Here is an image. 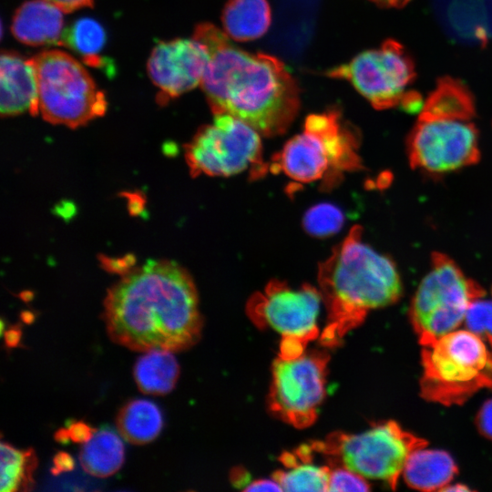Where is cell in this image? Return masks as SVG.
Here are the masks:
<instances>
[{
  "label": "cell",
  "mask_w": 492,
  "mask_h": 492,
  "mask_svg": "<svg viewBox=\"0 0 492 492\" xmlns=\"http://www.w3.org/2000/svg\"><path fill=\"white\" fill-rule=\"evenodd\" d=\"M475 423L479 433L492 441V399L486 401L480 407Z\"/></svg>",
  "instance_id": "cell-28"
},
{
  "label": "cell",
  "mask_w": 492,
  "mask_h": 492,
  "mask_svg": "<svg viewBox=\"0 0 492 492\" xmlns=\"http://www.w3.org/2000/svg\"><path fill=\"white\" fill-rule=\"evenodd\" d=\"M103 320L109 338L138 352H180L201 335L199 297L190 273L177 262L149 260L108 289Z\"/></svg>",
  "instance_id": "cell-1"
},
{
  "label": "cell",
  "mask_w": 492,
  "mask_h": 492,
  "mask_svg": "<svg viewBox=\"0 0 492 492\" xmlns=\"http://www.w3.org/2000/svg\"><path fill=\"white\" fill-rule=\"evenodd\" d=\"M313 452L330 456L365 478L381 480L395 489L411 454L427 441L393 420L360 434L334 432L308 444Z\"/></svg>",
  "instance_id": "cell-7"
},
{
  "label": "cell",
  "mask_w": 492,
  "mask_h": 492,
  "mask_svg": "<svg viewBox=\"0 0 492 492\" xmlns=\"http://www.w3.org/2000/svg\"><path fill=\"white\" fill-rule=\"evenodd\" d=\"M209 51L196 38H177L156 45L148 59L147 70L159 88L160 104L200 85Z\"/></svg>",
  "instance_id": "cell-14"
},
{
  "label": "cell",
  "mask_w": 492,
  "mask_h": 492,
  "mask_svg": "<svg viewBox=\"0 0 492 492\" xmlns=\"http://www.w3.org/2000/svg\"><path fill=\"white\" fill-rule=\"evenodd\" d=\"M22 336L21 327L19 325L11 326L5 333V343L9 348L15 347L20 343Z\"/></svg>",
  "instance_id": "cell-33"
},
{
  "label": "cell",
  "mask_w": 492,
  "mask_h": 492,
  "mask_svg": "<svg viewBox=\"0 0 492 492\" xmlns=\"http://www.w3.org/2000/svg\"><path fill=\"white\" fill-rule=\"evenodd\" d=\"M67 431L71 441L84 444L93 436L97 429L84 421H75L67 428Z\"/></svg>",
  "instance_id": "cell-29"
},
{
  "label": "cell",
  "mask_w": 492,
  "mask_h": 492,
  "mask_svg": "<svg viewBox=\"0 0 492 492\" xmlns=\"http://www.w3.org/2000/svg\"><path fill=\"white\" fill-rule=\"evenodd\" d=\"M383 7L401 8L407 5L411 0H369Z\"/></svg>",
  "instance_id": "cell-34"
},
{
  "label": "cell",
  "mask_w": 492,
  "mask_h": 492,
  "mask_svg": "<svg viewBox=\"0 0 492 492\" xmlns=\"http://www.w3.org/2000/svg\"><path fill=\"white\" fill-rule=\"evenodd\" d=\"M370 489L369 483L361 475L343 466L330 467L328 491H369Z\"/></svg>",
  "instance_id": "cell-26"
},
{
  "label": "cell",
  "mask_w": 492,
  "mask_h": 492,
  "mask_svg": "<svg viewBox=\"0 0 492 492\" xmlns=\"http://www.w3.org/2000/svg\"><path fill=\"white\" fill-rule=\"evenodd\" d=\"M193 37L209 51L200 86L214 115L234 116L266 137L283 134L300 108L298 85L284 64L241 49L210 23L198 25Z\"/></svg>",
  "instance_id": "cell-2"
},
{
  "label": "cell",
  "mask_w": 492,
  "mask_h": 492,
  "mask_svg": "<svg viewBox=\"0 0 492 492\" xmlns=\"http://www.w3.org/2000/svg\"><path fill=\"white\" fill-rule=\"evenodd\" d=\"M172 353L153 350L138 358L133 375L140 392L162 395L172 391L179 375V365Z\"/></svg>",
  "instance_id": "cell-20"
},
{
  "label": "cell",
  "mask_w": 492,
  "mask_h": 492,
  "mask_svg": "<svg viewBox=\"0 0 492 492\" xmlns=\"http://www.w3.org/2000/svg\"><path fill=\"white\" fill-rule=\"evenodd\" d=\"M55 438L59 443H67L69 439L67 428H60L56 434Z\"/></svg>",
  "instance_id": "cell-35"
},
{
  "label": "cell",
  "mask_w": 492,
  "mask_h": 492,
  "mask_svg": "<svg viewBox=\"0 0 492 492\" xmlns=\"http://www.w3.org/2000/svg\"><path fill=\"white\" fill-rule=\"evenodd\" d=\"M124 445L111 428L97 429L93 436L83 444L79 461L83 469L96 477H108L118 472L124 462Z\"/></svg>",
  "instance_id": "cell-19"
},
{
  "label": "cell",
  "mask_w": 492,
  "mask_h": 492,
  "mask_svg": "<svg viewBox=\"0 0 492 492\" xmlns=\"http://www.w3.org/2000/svg\"><path fill=\"white\" fill-rule=\"evenodd\" d=\"M62 11L46 0H30L15 11L11 31L14 36L28 46H62Z\"/></svg>",
  "instance_id": "cell-16"
},
{
  "label": "cell",
  "mask_w": 492,
  "mask_h": 492,
  "mask_svg": "<svg viewBox=\"0 0 492 492\" xmlns=\"http://www.w3.org/2000/svg\"><path fill=\"white\" fill-rule=\"evenodd\" d=\"M326 75L350 82L376 109L402 106L411 111L423 103L417 93L407 92L415 77L414 61L405 47L393 39L329 69Z\"/></svg>",
  "instance_id": "cell-10"
},
{
  "label": "cell",
  "mask_w": 492,
  "mask_h": 492,
  "mask_svg": "<svg viewBox=\"0 0 492 492\" xmlns=\"http://www.w3.org/2000/svg\"><path fill=\"white\" fill-rule=\"evenodd\" d=\"M466 328L480 335H492V302L474 301L466 313Z\"/></svg>",
  "instance_id": "cell-27"
},
{
  "label": "cell",
  "mask_w": 492,
  "mask_h": 492,
  "mask_svg": "<svg viewBox=\"0 0 492 492\" xmlns=\"http://www.w3.org/2000/svg\"><path fill=\"white\" fill-rule=\"evenodd\" d=\"M243 491H282L280 484L272 479H258L249 483L242 489Z\"/></svg>",
  "instance_id": "cell-32"
},
{
  "label": "cell",
  "mask_w": 492,
  "mask_h": 492,
  "mask_svg": "<svg viewBox=\"0 0 492 492\" xmlns=\"http://www.w3.org/2000/svg\"><path fill=\"white\" fill-rule=\"evenodd\" d=\"M453 457L444 450L418 449L409 456L403 476L407 486L421 491L442 490L457 474Z\"/></svg>",
  "instance_id": "cell-17"
},
{
  "label": "cell",
  "mask_w": 492,
  "mask_h": 492,
  "mask_svg": "<svg viewBox=\"0 0 492 492\" xmlns=\"http://www.w3.org/2000/svg\"><path fill=\"white\" fill-rule=\"evenodd\" d=\"M2 116L25 112L39 113L37 81L31 59L13 51H4L0 61Z\"/></svg>",
  "instance_id": "cell-15"
},
{
  "label": "cell",
  "mask_w": 492,
  "mask_h": 492,
  "mask_svg": "<svg viewBox=\"0 0 492 492\" xmlns=\"http://www.w3.org/2000/svg\"><path fill=\"white\" fill-rule=\"evenodd\" d=\"M431 269L420 282L409 309L419 343L427 346L455 331L470 304L485 291L467 278L447 255L433 252Z\"/></svg>",
  "instance_id": "cell-9"
},
{
  "label": "cell",
  "mask_w": 492,
  "mask_h": 492,
  "mask_svg": "<svg viewBox=\"0 0 492 492\" xmlns=\"http://www.w3.org/2000/svg\"><path fill=\"white\" fill-rule=\"evenodd\" d=\"M64 13H69L84 7H90L95 0H46Z\"/></svg>",
  "instance_id": "cell-31"
},
{
  "label": "cell",
  "mask_w": 492,
  "mask_h": 492,
  "mask_svg": "<svg viewBox=\"0 0 492 492\" xmlns=\"http://www.w3.org/2000/svg\"><path fill=\"white\" fill-rule=\"evenodd\" d=\"M328 363V354L318 350L294 358L278 356L272 365L270 411L296 428L311 426L325 397Z\"/></svg>",
  "instance_id": "cell-13"
},
{
  "label": "cell",
  "mask_w": 492,
  "mask_h": 492,
  "mask_svg": "<svg viewBox=\"0 0 492 492\" xmlns=\"http://www.w3.org/2000/svg\"><path fill=\"white\" fill-rule=\"evenodd\" d=\"M279 459L289 468L277 470L272 475L282 491H328L330 466L296 460L290 452L282 453Z\"/></svg>",
  "instance_id": "cell-23"
},
{
  "label": "cell",
  "mask_w": 492,
  "mask_h": 492,
  "mask_svg": "<svg viewBox=\"0 0 492 492\" xmlns=\"http://www.w3.org/2000/svg\"><path fill=\"white\" fill-rule=\"evenodd\" d=\"M475 114L466 85L452 77H440L408 136L411 167L440 174L477 163L480 152Z\"/></svg>",
  "instance_id": "cell-4"
},
{
  "label": "cell",
  "mask_w": 492,
  "mask_h": 492,
  "mask_svg": "<svg viewBox=\"0 0 492 492\" xmlns=\"http://www.w3.org/2000/svg\"><path fill=\"white\" fill-rule=\"evenodd\" d=\"M422 396L444 405H461L492 388V335L455 330L422 346Z\"/></svg>",
  "instance_id": "cell-6"
},
{
  "label": "cell",
  "mask_w": 492,
  "mask_h": 492,
  "mask_svg": "<svg viewBox=\"0 0 492 492\" xmlns=\"http://www.w3.org/2000/svg\"><path fill=\"white\" fill-rule=\"evenodd\" d=\"M362 234V227L354 226L319 266V291L327 312L323 346L340 345L369 311L393 304L402 294L395 264L364 242Z\"/></svg>",
  "instance_id": "cell-3"
},
{
  "label": "cell",
  "mask_w": 492,
  "mask_h": 492,
  "mask_svg": "<svg viewBox=\"0 0 492 492\" xmlns=\"http://www.w3.org/2000/svg\"><path fill=\"white\" fill-rule=\"evenodd\" d=\"M357 135L333 108L307 117L303 129L273 157L272 171L300 183L323 180L333 186L343 172L363 168Z\"/></svg>",
  "instance_id": "cell-5"
},
{
  "label": "cell",
  "mask_w": 492,
  "mask_h": 492,
  "mask_svg": "<svg viewBox=\"0 0 492 492\" xmlns=\"http://www.w3.org/2000/svg\"><path fill=\"white\" fill-rule=\"evenodd\" d=\"M343 223V214L341 210L328 203L313 206L303 217L304 229L315 237L330 236L337 232Z\"/></svg>",
  "instance_id": "cell-25"
},
{
  "label": "cell",
  "mask_w": 492,
  "mask_h": 492,
  "mask_svg": "<svg viewBox=\"0 0 492 492\" xmlns=\"http://www.w3.org/2000/svg\"><path fill=\"white\" fill-rule=\"evenodd\" d=\"M469 490L470 488H468L466 486L456 484L454 486L447 485L441 491H469Z\"/></svg>",
  "instance_id": "cell-36"
},
{
  "label": "cell",
  "mask_w": 492,
  "mask_h": 492,
  "mask_svg": "<svg viewBox=\"0 0 492 492\" xmlns=\"http://www.w3.org/2000/svg\"><path fill=\"white\" fill-rule=\"evenodd\" d=\"M37 81L38 109L52 124L77 128L103 116L104 93L87 69L69 54L51 49L32 58Z\"/></svg>",
  "instance_id": "cell-8"
},
{
  "label": "cell",
  "mask_w": 492,
  "mask_h": 492,
  "mask_svg": "<svg viewBox=\"0 0 492 492\" xmlns=\"http://www.w3.org/2000/svg\"><path fill=\"white\" fill-rule=\"evenodd\" d=\"M322 302L320 291L310 284L292 288L286 282L272 280L250 297L246 310L256 326L270 327L282 335L279 356L294 358L319 336Z\"/></svg>",
  "instance_id": "cell-11"
},
{
  "label": "cell",
  "mask_w": 492,
  "mask_h": 492,
  "mask_svg": "<svg viewBox=\"0 0 492 492\" xmlns=\"http://www.w3.org/2000/svg\"><path fill=\"white\" fill-rule=\"evenodd\" d=\"M119 435L128 443L145 445L153 441L163 426L158 405L147 399H133L123 405L117 415Z\"/></svg>",
  "instance_id": "cell-21"
},
{
  "label": "cell",
  "mask_w": 492,
  "mask_h": 492,
  "mask_svg": "<svg viewBox=\"0 0 492 492\" xmlns=\"http://www.w3.org/2000/svg\"><path fill=\"white\" fill-rule=\"evenodd\" d=\"M224 32L237 41H251L263 36L272 21L267 0H229L221 16Z\"/></svg>",
  "instance_id": "cell-18"
},
{
  "label": "cell",
  "mask_w": 492,
  "mask_h": 492,
  "mask_svg": "<svg viewBox=\"0 0 492 492\" xmlns=\"http://www.w3.org/2000/svg\"><path fill=\"white\" fill-rule=\"evenodd\" d=\"M75 463L73 457L67 452L59 451L53 457L51 473L55 476L73 470Z\"/></svg>",
  "instance_id": "cell-30"
},
{
  "label": "cell",
  "mask_w": 492,
  "mask_h": 492,
  "mask_svg": "<svg viewBox=\"0 0 492 492\" xmlns=\"http://www.w3.org/2000/svg\"><path fill=\"white\" fill-rule=\"evenodd\" d=\"M1 492L30 491L37 457L33 448L18 449L1 441Z\"/></svg>",
  "instance_id": "cell-22"
},
{
  "label": "cell",
  "mask_w": 492,
  "mask_h": 492,
  "mask_svg": "<svg viewBox=\"0 0 492 492\" xmlns=\"http://www.w3.org/2000/svg\"><path fill=\"white\" fill-rule=\"evenodd\" d=\"M106 42V33L102 26L88 17L74 22L64 29L62 46L73 48L82 55L86 62L93 67L102 65L99 53Z\"/></svg>",
  "instance_id": "cell-24"
},
{
  "label": "cell",
  "mask_w": 492,
  "mask_h": 492,
  "mask_svg": "<svg viewBox=\"0 0 492 492\" xmlns=\"http://www.w3.org/2000/svg\"><path fill=\"white\" fill-rule=\"evenodd\" d=\"M260 133L230 114L215 115L186 145L185 157L192 176L229 177L251 169L254 178L267 171L262 162Z\"/></svg>",
  "instance_id": "cell-12"
}]
</instances>
